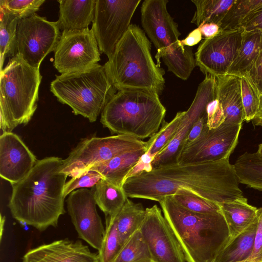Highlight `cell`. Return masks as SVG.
Segmentation results:
<instances>
[{"instance_id": "obj_1", "label": "cell", "mask_w": 262, "mask_h": 262, "mask_svg": "<svg viewBox=\"0 0 262 262\" xmlns=\"http://www.w3.org/2000/svg\"><path fill=\"white\" fill-rule=\"evenodd\" d=\"M230 156L213 161L154 167L128 177L122 188L128 198L158 202L186 190L220 206L244 198Z\"/></svg>"}, {"instance_id": "obj_2", "label": "cell", "mask_w": 262, "mask_h": 262, "mask_svg": "<svg viewBox=\"0 0 262 262\" xmlns=\"http://www.w3.org/2000/svg\"><path fill=\"white\" fill-rule=\"evenodd\" d=\"M62 160L56 157L37 160L25 178L12 185L8 206L14 219L40 231L58 226L66 212L63 189L68 176L60 171Z\"/></svg>"}, {"instance_id": "obj_3", "label": "cell", "mask_w": 262, "mask_h": 262, "mask_svg": "<svg viewBox=\"0 0 262 262\" xmlns=\"http://www.w3.org/2000/svg\"><path fill=\"white\" fill-rule=\"evenodd\" d=\"M159 203L186 262H213L230 238L222 213L193 212L179 205L171 196L163 198Z\"/></svg>"}, {"instance_id": "obj_4", "label": "cell", "mask_w": 262, "mask_h": 262, "mask_svg": "<svg viewBox=\"0 0 262 262\" xmlns=\"http://www.w3.org/2000/svg\"><path fill=\"white\" fill-rule=\"evenodd\" d=\"M103 66L117 91L143 90L160 96L164 90V71L154 62L151 42L144 31L136 25H130Z\"/></svg>"}, {"instance_id": "obj_5", "label": "cell", "mask_w": 262, "mask_h": 262, "mask_svg": "<svg viewBox=\"0 0 262 262\" xmlns=\"http://www.w3.org/2000/svg\"><path fill=\"white\" fill-rule=\"evenodd\" d=\"M166 112L157 93L124 89L118 91L106 104L100 122L112 134L141 140L158 133L164 121Z\"/></svg>"}, {"instance_id": "obj_6", "label": "cell", "mask_w": 262, "mask_h": 262, "mask_svg": "<svg viewBox=\"0 0 262 262\" xmlns=\"http://www.w3.org/2000/svg\"><path fill=\"white\" fill-rule=\"evenodd\" d=\"M41 79L39 68L31 66L18 54L1 71V134L30 121L37 107Z\"/></svg>"}, {"instance_id": "obj_7", "label": "cell", "mask_w": 262, "mask_h": 262, "mask_svg": "<svg viewBox=\"0 0 262 262\" xmlns=\"http://www.w3.org/2000/svg\"><path fill=\"white\" fill-rule=\"evenodd\" d=\"M167 0H145L141 7L142 26L157 50L158 66L162 58L168 71L186 80L196 66L191 47L179 39L178 25L168 13Z\"/></svg>"}, {"instance_id": "obj_8", "label": "cell", "mask_w": 262, "mask_h": 262, "mask_svg": "<svg viewBox=\"0 0 262 262\" xmlns=\"http://www.w3.org/2000/svg\"><path fill=\"white\" fill-rule=\"evenodd\" d=\"M50 84V90L61 103L67 104L76 115L90 122L98 116L118 92L108 79L104 66L97 64L88 69L60 75Z\"/></svg>"}, {"instance_id": "obj_9", "label": "cell", "mask_w": 262, "mask_h": 262, "mask_svg": "<svg viewBox=\"0 0 262 262\" xmlns=\"http://www.w3.org/2000/svg\"><path fill=\"white\" fill-rule=\"evenodd\" d=\"M146 146L147 142L126 135L84 138L62 160L60 171L72 178L77 177L97 164Z\"/></svg>"}, {"instance_id": "obj_10", "label": "cell", "mask_w": 262, "mask_h": 262, "mask_svg": "<svg viewBox=\"0 0 262 262\" xmlns=\"http://www.w3.org/2000/svg\"><path fill=\"white\" fill-rule=\"evenodd\" d=\"M141 0H96L92 30L100 52L108 59L130 26Z\"/></svg>"}, {"instance_id": "obj_11", "label": "cell", "mask_w": 262, "mask_h": 262, "mask_svg": "<svg viewBox=\"0 0 262 262\" xmlns=\"http://www.w3.org/2000/svg\"><path fill=\"white\" fill-rule=\"evenodd\" d=\"M61 35L57 21H50L34 13L18 24L17 54L31 66L39 68L45 57L54 52Z\"/></svg>"}, {"instance_id": "obj_12", "label": "cell", "mask_w": 262, "mask_h": 262, "mask_svg": "<svg viewBox=\"0 0 262 262\" xmlns=\"http://www.w3.org/2000/svg\"><path fill=\"white\" fill-rule=\"evenodd\" d=\"M242 124L224 122L218 127L210 129L204 125L200 136L185 146L177 163H201L219 160L230 156L236 146Z\"/></svg>"}, {"instance_id": "obj_13", "label": "cell", "mask_w": 262, "mask_h": 262, "mask_svg": "<svg viewBox=\"0 0 262 262\" xmlns=\"http://www.w3.org/2000/svg\"><path fill=\"white\" fill-rule=\"evenodd\" d=\"M54 67L61 74L98 64L100 52L92 29L64 30L54 51Z\"/></svg>"}, {"instance_id": "obj_14", "label": "cell", "mask_w": 262, "mask_h": 262, "mask_svg": "<svg viewBox=\"0 0 262 262\" xmlns=\"http://www.w3.org/2000/svg\"><path fill=\"white\" fill-rule=\"evenodd\" d=\"M244 31L242 28L221 31L215 36L201 43L195 59L205 75L217 77L227 74L240 49Z\"/></svg>"}, {"instance_id": "obj_15", "label": "cell", "mask_w": 262, "mask_h": 262, "mask_svg": "<svg viewBox=\"0 0 262 262\" xmlns=\"http://www.w3.org/2000/svg\"><path fill=\"white\" fill-rule=\"evenodd\" d=\"M145 209L139 231L152 262H186L182 249L161 209L155 205Z\"/></svg>"}, {"instance_id": "obj_16", "label": "cell", "mask_w": 262, "mask_h": 262, "mask_svg": "<svg viewBox=\"0 0 262 262\" xmlns=\"http://www.w3.org/2000/svg\"><path fill=\"white\" fill-rule=\"evenodd\" d=\"M216 77L205 75L193 101L184 115L173 138L151 161L152 168L177 163L186 138L194 123L205 113L207 104L215 97Z\"/></svg>"}, {"instance_id": "obj_17", "label": "cell", "mask_w": 262, "mask_h": 262, "mask_svg": "<svg viewBox=\"0 0 262 262\" xmlns=\"http://www.w3.org/2000/svg\"><path fill=\"white\" fill-rule=\"evenodd\" d=\"M66 202L68 213L78 237L99 251L105 229L96 210L93 188H80L72 191Z\"/></svg>"}, {"instance_id": "obj_18", "label": "cell", "mask_w": 262, "mask_h": 262, "mask_svg": "<svg viewBox=\"0 0 262 262\" xmlns=\"http://www.w3.org/2000/svg\"><path fill=\"white\" fill-rule=\"evenodd\" d=\"M37 160L21 138L12 132L0 136V176L14 185L31 171Z\"/></svg>"}, {"instance_id": "obj_19", "label": "cell", "mask_w": 262, "mask_h": 262, "mask_svg": "<svg viewBox=\"0 0 262 262\" xmlns=\"http://www.w3.org/2000/svg\"><path fill=\"white\" fill-rule=\"evenodd\" d=\"M215 97L225 116V123L242 124L245 121L241 77L225 74L216 77Z\"/></svg>"}, {"instance_id": "obj_20", "label": "cell", "mask_w": 262, "mask_h": 262, "mask_svg": "<svg viewBox=\"0 0 262 262\" xmlns=\"http://www.w3.org/2000/svg\"><path fill=\"white\" fill-rule=\"evenodd\" d=\"M146 151L147 146L128 151L97 164L89 170L98 172L108 182L122 188L130 172Z\"/></svg>"}, {"instance_id": "obj_21", "label": "cell", "mask_w": 262, "mask_h": 262, "mask_svg": "<svg viewBox=\"0 0 262 262\" xmlns=\"http://www.w3.org/2000/svg\"><path fill=\"white\" fill-rule=\"evenodd\" d=\"M59 15L57 20L60 29L83 30L93 21L96 0H58Z\"/></svg>"}, {"instance_id": "obj_22", "label": "cell", "mask_w": 262, "mask_h": 262, "mask_svg": "<svg viewBox=\"0 0 262 262\" xmlns=\"http://www.w3.org/2000/svg\"><path fill=\"white\" fill-rule=\"evenodd\" d=\"M257 225V215L246 228L230 238L213 262H239L252 253Z\"/></svg>"}, {"instance_id": "obj_23", "label": "cell", "mask_w": 262, "mask_h": 262, "mask_svg": "<svg viewBox=\"0 0 262 262\" xmlns=\"http://www.w3.org/2000/svg\"><path fill=\"white\" fill-rule=\"evenodd\" d=\"M220 207L227 224L230 238L240 233L252 223L258 209L249 204L245 197L223 204Z\"/></svg>"}, {"instance_id": "obj_24", "label": "cell", "mask_w": 262, "mask_h": 262, "mask_svg": "<svg viewBox=\"0 0 262 262\" xmlns=\"http://www.w3.org/2000/svg\"><path fill=\"white\" fill-rule=\"evenodd\" d=\"M261 49L262 31H244L240 49L227 74L240 77L247 74Z\"/></svg>"}, {"instance_id": "obj_25", "label": "cell", "mask_w": 262, "mask_h": 262, "mask_svg": "<svg viewBox=\"0 0 262 262\" xmlns=\"http://www.w3.org/2000/svg\"><path fill=\"white\" fill-rule=\"evenodd\" d=\"M92 188L96 203L105 216L116 215L128 198L122 188L113 185L104 179L100 180Z\"/></svg>"}, {"instance_id": "obj_26", "label": "cell", "mask_w": 262, "mask_h": 262, "mask_svg": "<svg viewBox=\"0 0 262 262\" xmlns=\"http://www.w3.org/2000/svg\"><path fill=\"white\" fill-rule=\"evenodd\" d=\"M145 214L146 209L141 204L135 203L127 198L121 210L114 216L122 245L139 230Z\"/></svg>"}, {"instance_id": "obj_27", "label": "cell", "mask_w": 262, "mask_h": 262, "mask_svg": "<svg viewBox=\"0 0 262 262\" xmlns=\"http://www.w3.org/2000/svg\"><path fill=\"white\" fill-rule=\"evenodd\" d=\"M240 183L262 190V157L256 152H246L233 164Z\"/></svg>"}, {"instance_id": "obj_28", "label": "cell", "mask_w": 262, "mask_h": 262, "mask_svg": "<svg viewBox=\"0 0 262 262\" xmlns=\"http://www.w3.org/2000/svg\"><path fill=\"white\" fill-rule=\"evenodd\" d=\"M20 19L0 8V57L1 71L7 57L12 58L17 54V28Z\"/></svg>"}, {"instance_id": "obj_29", "label": "cell", "mask_w": 262, "mask_h": 262, "mask_svg": "<svg viewBox=\"0 0 262 262\" xmlns=\"http://www.w3.org/2000/svg\"><path fill=\"white\" fill-rule=\"evenodd\" d=\"M236 0H192L196 11L191 23L198 27L202 24L221 23Z\"/></svg>"}, {"instance_id": "obj_30", "label": "cell", "mask_w": 262, "mask_h": 262, "mask_svg": "<svg viewBox=\"0 0 262 262\" xmlns=\"http://www.w3.org/2000/svg\"><path fill=\"white\" fill-rule=\"evenodd\" d=\"M72 242L67 238L60 239L30 249L22 262H57L66 255Z\"/></svg>"}, {"instance_id": "obj_31", "label": "cell", "mask_w": 262, "mask_h": 262, "mask_svg": "<svg viewBox=\"0 0 262 262\" xmlns=\"http://www.w3.org/2000/svg\"><path fill=\"white\" fill-rule=\"evenodd\" d=\"M262 7V0H236L219 24L221 31L238 29L249 16Z\"/></svg>"}, {"instance_id": "obj_32", "label": "cell", "mask_w": 262, "mask_h": 262, "mask_svg": "<svg viewBox=\"0 0 262 262\" xmlns=\"http://www.w3.org/2000/svg\"><path fill=\"white\" fill-rule=\"evenodd\" d=\"M113 262H152L148 247L139 230L123 244Z\"/></svg>"}, {"instance_id": "obj_33", "label": "cell", "mask_w": 262, "mask_h": 262, "mask_svg": "<svg viewBox=\"0 0 262 262\" xmlns=\"http://www.w3.org/2000/svg\"><path fill=\"white\" fill-rule=\"evenodd\" d=\"M184 113L185 111L178 112L170 122L164 121L162 128L147 141L146 154L152 160L173 138Z\"/></svg>"}, {"instance_id": "obj_34", "label": "cell", "mask_w": 262, "mask_h": 262, "mask_svg": "<svg viewBox=\"0 0 262 262\" xmlns=\"http://www.w3.org/2000/svg\"><path fill=\"white\" fill-rule=\"evenodd\" d=\"M105 228L100 250L99 262H113L122 244L120 241L114 216H105Z\"/></svg>"}, {"instance_id": "obj_35", "label": "cell", "mask_w": 262, "mask_h": 262, "mask_svg": "<svg viewBox=\"0 0 262 262\" xmlns=\"http://www.w3.org/2000/svg\"><path fill=\"white\" fill-rule=\"evenodd\" d=\"M171 196L179 205L193 212L211 214L221 212L219 205L205 200L186 190H180Z\"/></svg>"}, {"instance_id": "obj_36", "label": "cell", "mask_w": 262, "mask_h": 262, "mask_svg": "<svg viewBox=\"0 0 262 262\" xmlns=\"http://www.w3.org/2000/svg\"><path fill=\"white\" fill-rule=\"evenodd\" d=\"M240 77L241 97L245 121H252L259 109L260 95L256 89L245 75Z\"/></svg>"}, {"instance_id": "obj_37", "label": "cell", "mask_w": 262, "mask_h": 262, "mask_svg": "<svg viewBox=\"0 0 262 262\" xmlns=\"http://www.w3.org/2000/svg\"><path fill=\"white\" fill-rule=\"evenodd\" d=\"M45 2V0H0V8L21 20L36 13Z\"/></svg>"}, {"instance_id": "obj_38", "label": "cell", "mask_w": 262, "mask_h": 262, "mask_svg": "<svg viewBox=\"0 0 262 262\" xmlns=\"http://www.w3.org/2000/svg\"><path fill=\"white\" fill-rule=\"evenodd\" d=\"M57 262H99L98 253L90 251L80 241H72L66 255Z\"/></svg>"}, {"instance_id": "obj_39", "label": "cell", "mask_w": 262, "mask_h": 262, "mask_svg": "<svg viewBox=\"0 0 262 262\" xmlns=\"http://www.w3.org/2000/svg\"><path fill=\"white\" fill-rule=\"evenodd\" d=\"M103 177L98 172L89 170L81 176L72 178L66 183L63 195L66 198L72 191L80 188H92Z\"/></svg>"}, {"instance_id": "obj_40", "label": "cell", "mask_w": 262, "mask_h": 262, "mask_svg": "<svg viewBox=\"0 0 262 262\" xmlns=\"http://www.w3.org/2000/svg\"><path fill=\"white\" fill-rule=\"evenodd\" d=\"M207 124L210 129L220 126L225 122V116L221 104L215 97L207 105Z\"/></svg>"}, {"instance_id": "obj_41", "label": "cell", "mask_w": 262, "mask_h": 262, "mask_svg": "<svg viewBox=\"0 0 262 262\" xmlns=\"http://www.w3.org/2000/svg\"><path fill=\"white\" fill-rule=\"evenodd\" d=\"M262 96V49L248 72L244 75Z\"/></svg>"}, {"instance_id": "obj_42", "label": "cell", "mask_w": 262, "mask_h": 262, "mask_svg": "<svg viewBox=\"0 0 262 262\" xmlns=\"http://www.w3.org/2000/svg\"><path fill=\"white\" fill-rule=\"evenodd\" d=\"M257 225L255 233L254 248L249 258L262 260V207L258 208L257 212Z\"/></svg>"}, {"instance_id": "obj_43", "label": "cell", "mask_w": 262, "mask_h": 262, "mask_svg": "<svg viewBox=\"0 0 262 262\" xmlns=\"http://www.w3.org/2000/svg\"><path fill=\"white\" fill-rule=\"evenodd\" d=\"M239 28L245 31H262V7L243 21Z\"/></svg>"}, {"instance_id": "obj_44", "label": "cell", "mask_w": 262, "mask_h": 262, "mask_svg": "<svg viewBox=\"0 0 262 262\" xmlns=\"http://www.w3.org/2000/svg\"><path fill=\"white\" fill-rule=\"evenodd\" d=\"M207 123L206 112L193 125L184 142L183 147L193 142L201 135L204 125Z\"/></svg>"}, {"instance_id": "obj_45", "label": "cell", "mask_w": 262, "mask_h": 262, "mask_svg": "<svg viewBox=\"0 0 262 262\" xmlns=\"http://www.w3.org/2000/svg\"><path fill=\"white\" fill-rule=\"evenodd\" d=\"M198 28L200 30L202 36H204L205 39L213 38L221 32L219 26L213 23L202 24Z\"/></svg>"}, {"instance_id": "obj_46", "label": "cell", "mask_w": 262, "mask_h": 262, "mask_svg": "<svg viewBox=\"0 0 262 262\" xmlns=\"http://www.w3.org/2000/svg\"><path fill=\"white\" fill-rule=\"evenodd\" d=\"M202 37L200 30L197 28L190 32L185 38L181 41L183 46L191 47L200 42Z\"/></svg>"}, {"instance_id": "obj_47", "label": "cell", "mask_w": 262, "mask_h": 262, "mask_svg": "<svg viewBox=\"0 0 262 262\" xmlns=\"http://www.w3.org/2000/svg\"><path fill=\"white\" fill-rule=\"evenodd\" d=\"M253 125L262 126V96H260V104L257 113L252 120Z\"/></svg>"}, {"instance_id": "obj_48", "label": "cell", "mask_w": 262, "mask_h": 262, "mask_svg": "<svg viewBox=\"0 0 262 262\" xmlns=\"http://www.w3.org/2000/svg\"><path fill=\"white\" fill-rule=\"evenodd\" d=\"M5 223V216H3L2 214H1V220H0V229H1V231H0L1 236H0V237H1V241H2L3 233Z\"/></svg>"}, {"instance_id": "obj_49", "label": "cell", "mask_w": 262, "mask_h": 262, "mask_svg": "<svg viewBox=\"0 0 262 262\" xmlns=\"http://www.w3.org/2000/svg\"><path fill=\"white\" fill-rule=\"evenodd\" d=\"M256 152L262 157V143L258 145V150Z\"/></svg>"}, {"instance_id": "obj_50", "label": "cell", "mask_w": 262, "mask_h": 262, "mask_svg": "<svg viewBox=\"0 0 262 262\" xmlns=\"http://www.w3.org/2000/svg\"><path fill=\"white\" fill-rule=\"evenodd\" d=\"M239 262H262V260H255V259H251V258H247V259L245 260H243V261H239Z\"/></svg>"}]
</instances>
